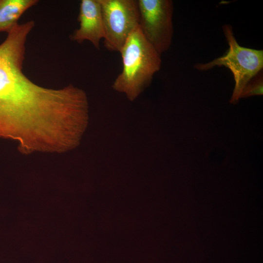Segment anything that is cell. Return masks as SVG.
Masks as SVG:
<instances>
[{"instance_id": "1", "label": "cell", "mask_w": 263, "mask_h": 263, "mask_svg": "<svg viewBox=\"0 0 263 263\" xmlns=\"http://www.w3.org/2000/svg\"><path fill=\"white\" fill-rule=\"evenodd\" d=\"M119 53L122 70L112 87L133 101L150 84L153 75L160 70L161 55L145 38L139 26L129 36Z\"/></svg>"}, {"instance_id": "2", "label": "cell", "mask_w": 263, "mask_h": 263, "mask_svg": "<svg viewBox=\"0 0 263 263\" xmlns=\"http://www.w3.org/2000/svg\"><path fill=\"white\" fill-rule=\"evenodd\" d=\"M223 31L228 45V48L222 56L206 63L195 64V69L207 71L215 66H224L232 72L235 86L230 103L236 104L248 82L263 68V51L244 47L236 40L231 25L223 26Z\"/></svg>"}, {"instance_id": "3", "label": "cell", "mask_w": 263, "mask_h": 263, "mask_svg": "<svg viewBox=\"0 0 263 263\" xmlns=\"http://www.w3.org/2000/svg\"><path fill=\"white\" fill-rule=\"evenodd\" d=\"M105 31L104 45L119 52L129 36L139 26L137 0H99Z\"/></svg>"}, {"instance_id": "6", "label": "cell", "mask_w": 263, "mask_h": 263, "mask_svg": "<svg viewBox=\"0 0 263 263\" xmlns=\"http://www.w3.org/2000/svg\"><path fill=\"white\" fill-rule=\"evenodd\" d=\"M37 0H0V32L8 33L21 16L35 5Z\"/></svg>"}, {"instance_id": "7", "label": "cell", "mask_w": 263, "mask_h": 263, "mask_svg": "<svg viewBox=\"0 0 263 263\" xmlns=\"http://www.w3.org/2000/svg\"><path fill=\"white\" fill-rule=\"evenodd\" d=\"M263 73L262 72L260 71L246 85L241 94L240 98L263 95Z\"/></svg>"}, {"instance_id": "4", "label": "cell", "mask_w": 263, "mask_h": 263, "mask_svg": "<svg viewBox=\"0 0 263 263\" xmlns=\"http://www.w3.org/2000/svg\"><path fill=\"white\" fill-rule=\"evenodd\" d=\"M139 28L145 38L161 55L170 47L173 34L171 0H137Z\"/></svg>"}, {"instance_id": "5", "label": "cell", "mask_w": 263, "mask_h": 263, "mask_svg": "<svg viewBox=\"0 0 263 263\" xmlns=\"http://www.w3.org/2000/svg\"><path fill=\"white\" fill-rule=\"evenodd\" d=\"M77 20L79 27L71 36V40L79 43L88 40L99 49L100 41L105 38V31L99 0H82Z\"/></svg>"}]
</instances>
